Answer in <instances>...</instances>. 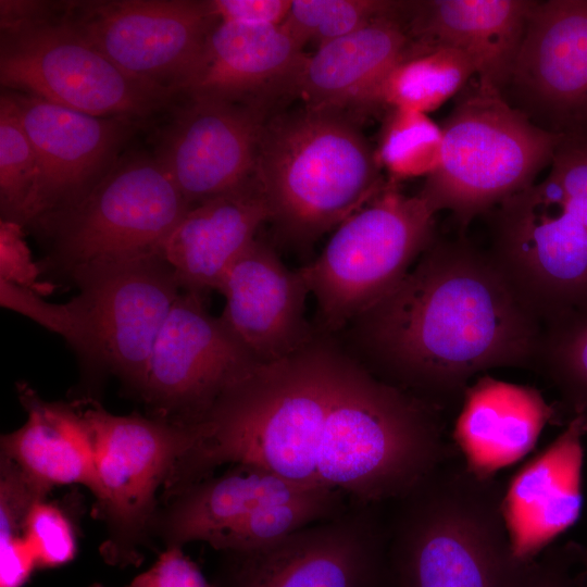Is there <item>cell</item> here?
<instances>
[{"label": "cell", "instance_id": "cell-5", "mask_svg": "<svg viewBox=\"0 0 587 587\" xmlns=\"http://www.w3.org/2000/svg\"><path fill=\"white\" fill-rule=\"evenodd\" d=\"M441 132L438 166L417 195L435 214L451 212L462 228L534 185L562 136L536 126L477 78L460 91Z\"/></svg>", "mask_w": 587, "mask_h": 587}, {"label": "cell", "instance_id": "cell-20", "mask_svg": "<svg viewBox=\"0 0 587 587\" xmlns=\"http://www.w3.org/2000/svg\"><path fill=\"white\" fill-rule=\"evenodd\" d=\"M308 54L284 29L217 22L180 93L267 110L271 102L298 93Z\"/></svg>", "mask_w": 587, "mask_h": 587}, {"label": "cell", "instance_id": "cell-21", "mask_svg": "<svg viewBox=\"0 0 587 587\" xmlns=\"http://www.w3.org/2000/svg\"><path fill=\"white\" fill-rule=\"evenodd\" d=\"M586 435L587 419L573 416L504 486L502 512L513 553L521 562L536 561L579 519Z\"/></svg>", "mask_w": 587, "mask_h": 587}, {"label": "cell", "instance_id": "cell-28", "mask_svg": "<svg viewBox=\"0 0 587 587\" xmlns=\"http://www.w3.org/2000/svg\"><path fill=\"white\" fill-rule=\"evenodd\" d=\"M534 369L557 390L562 422L587 419V308L542 325Z\"/></svg>", "mask_w": 587, "mask_h": 587}, {"label": "cell", "instance_id": "cell-10", "mask_svg": "<svg viewBox=\"0 0 587 587\" xmlns=\"http://www.w3.org/2000/svg\"><path fill=\"white\" fill-rule=\"evenodd\" d=\"M60 12L1 29L2 87L95 116L134 120L160 111L176 97L125 73L68 27Z\"/></svg>", "mask_w": 587, "mask_h": 587}, {"label": "cell", "instance_id": "cell-17", "mask_svg": "<svg viewBox=\"0 0 587 587\" xmlns=\"http://www.w3.org/2000/svg\"><path fill=\"white\" fill-rule=\"evenodd\" d=\"M187 99L162 133L154 155L191 207L253 178L266 110Z\"/></svg>", "mask_w": 587, "mask_h": 587}, {"label": "cell", "instance_id": "cell-15", "mask_svg": "<svg viewBox=\"0 0 587 587\" xmlns=\"http://www.w3.org/2000/svg\"><path fill=\"white\" fill-rule=\"evenodd\" d=\"M258 365L221 316L208 312L204 296L182 290L155 341L140 397L151 416L198 424Z\"/></svg>", "mask_w": 587, "mask_h": 587}, {"label": "cell", "instance_id": "cell-26", "mask_svg": "<svg viewBox=\"0 0 587 587\" xmlns=\"http://www.w3.org/2000/svg\"><path fill=\"white\" fill-rule=\"evenodd\" d=\"M17 391L27 420L1 436V455L49 491L79 484L93 494L95 450L82 409L74 403L46 401L25 383L17 384Z\"/></svg>", "mask_w": 587, "mask_h": 587}, {"label": "cell", "instance_id": "cell-32", "mask_svg": "<svg viewBox=\"0 0 587 587\" xmlns=\"http://www.w3.org/2000/svg\"><path fill=\"white\" fill-rule=\"evenodd\" d=\"M0 303L46 329L60 335L75 350L82 363L88 367L90 346L80 305L73 297L66 303H51L43 296L0 279Z\"/></svg>", "mask_w": 587, "mask_h": 587}, {"label": "cell", "instance_id": "cell-19", "mask_svg": "<svg viewBox=\"0 0 587 587\" xmlns=\"http://www.w3.org/2000/svg\"><path fill=\"white\" fill-rule=\"evenodd\" d=\"M217 291L225 297L221 319L259 364L280 360L313 338L304 316L310 291L303 276L257 238Z\"/></svg>", "mask_w": 587, "mask_h": 587}, {"label": "cell", "instance_id": "cell-14", "mask_svg": "<svg viewBox=\"0 0 587 587\" xmlns=\"http://www.w3.org/2000/svg\"><path fill=\"white\" fill-rule=\"evenodd\" d=\"M60 18L128 75L176 96L217 23L195 0L70 1Z\"/></svg>", "mask_w": 587, "mask_h": 587}, {"label": "cell", "instance_id": "cell-8", "mask_svg": "<svg viewBox=\"0 0 587 587\" xmlns=\"http://www.w3.org/2000/svg\"><path fill=\"white\" fill-rule=\"evenodd\" d=\"M435 213L419 196L385 186L299 268L325 330L357 320L390 292L435 240Z\"/></svg>", "mask_w": 587, "mask_h": 587}, {"label": "cell", "instance_id": "cell-40", "mask_svg": "<svg viewBox=\"0 0 587 587\" xmlns=\"http://www.w3.org/2000/svg\"><path fill=\"white\" fill-rule=\"evenodd\" d=\"M584 566H585V572L587 573V553H586V559H585V562H584Z\"/></svg>", "mask_w": 587, "mask_h": 587}, {"label": "cell", "instance_id": "cell-30", "mask_svg": "<svg viewBox=\"0 0 587 587\" xmlns=\"http://www.w3.org/2000/svg\"><path fill=\"white\" fill-rule=\"evenodd\" d=\"M441 142V126L426 113L390 108L375 153L380 167L394 178L427 177L438 166Z\"/></svg>", "mask_w": 587, "mask_h": 587}, {"label": "cell", "instance_id": "cell-2", "mask_svg": "<svg viewBox=\"0 0 587 587\" xmlns=\"http://www.w3.org/2000/svg\"><path fill=\"white\" fill-rule=\"evenodd\" d=\"M377 377L440 413L496 367L534 369L542 323L488 250L436 239L357 320Z\"/></svg>", "mask_w": 587, "mask_h": 587}, {"label": "cell", "instance_id": "cell-27", "mask_svg": "<svg viewBox=\"0 0 587 587\" xmlns=\"http://www.w3.org/2000/svg\"><path fill=\"white\" fill-rule=\"evenodd\" d=\"M476 75L474 62L460 50L411 46L409 54L382 80L373 108H400L427 114L458 96Z\"/></svg>", "mask_w": 587, "mask_h": 587}, {"label": "cell", "instance_id": "cell-24", "mask_svg": "<svg viewBox=\"0 0 587 587\" xmlns=\"http://www.w3.org/2000/svg\"><path fill=\"white\" fill-rule=\"evenodd\" d=\"M254 177L247 184L191 205L163 243L161 255L183 291L217 290L225 273L270 221Z\"/></svg>", "mask_w": 587, "mask_h": 587}, {"label": "cell", "instance_id": "cell-34", "mask_svg": "<svg viewBox=\"0 0 587 587\" xmlns=\"http://www.w3.org/2000/svg\"><path fill=\"white\" fill-rule=\"evenodd\" d=\"M26 538L40 566L65 564L76 552L71 521L61 509L45 500L35 503L27 516Z\"/></svg>", "mask_w": 587, "mask_h": 587}, {"label": "cell", "instance_id": "cell-37", "mask_svg": "<svg viewBox=\"0 0 587 587\" xmlns=\"http://www.w3.org/2000/svg\"><path fill=\"white\" fill-rule=\"evenodd\" d=\"M90 587H103L92 584ZM128 587H213L180 547H167L158 561Z\"/></svg>", "mask_w": 587, "mask_h": 587}, {"label": "cell", "instance_id": "cell-7", "mask_svg": "<svg viewBox=\"0 0 587 587\" xmlns=\"http://www.w3.org/2000/svg\"><path fill=\"white\" fill-rule=\"evenodd\" d=\"M170 500L152 527L166 547L204 541L218 552L263 546L335 517L351 503L338 490L248 463L232 464Z\"/></svg>", "mask_w": 587, "mask_h": 587}, {"label": "cell", "instance_id": "cell-36", "mask_svg": "<svg viewBox=\"0 0 587 587\" xmlns=\"http://www.w3.org/2000/svg\"><path fill=\"white\" fill-rule=\"evenodd\" d=\"M586 552L574 541L551 545L532 564L524 587H572Z\"/></svg>", "mask_w": 587, "mask_h": 587}, {"label": "cell", "instance_id": "cell-33", "mask_svg": "<svg viewBox=\"0 0 587 587\" xmlns=\"http://www.w3.org/2000/svg\"><path fill=\"white\" fill-rule=\"evenodd\" d=\"M544 182L587 226V129L561 136Z\"/></svg>", "mask_w": 587, "mask_h": 587}, {"label": "cell", "instance_id": "cell-13", "mask_svg": "<svg viewBox=\"0 0 587 587\" xmlns=\"http://www.w3.org/2000/svg\"><path fill=\"white\" fill-rule=\"evenodd\" d=\"M87 327L90 370L115 375L139 397L155 341L182 292L161 255L86 268L70 279Z\"/></svg>", "mask_w": 587, "mask_h": 587}, {"label": "cell", "instance_id": "cell-12", "mask_svg": "<svg viewBox=\"0 0 587 587\" xmlns=\"http://www.w3.org/2000/svg\"><path fill=\"white\" fill-rule=\"evenodd\" d=\"M487 215V250L542 325L587 308V226L544 180Z\"/></svg>", "mask_w": 587, "mask_h": 587}, {"label": "cell", "instance_id": "cell-38", "mask_svg": "<svg viewBox=\"0 0 587 587\" xmlns=\"http://www.w3.org/2000/svg\"><path fill=\"white\" fill-rule=\"evenodd\" d=\"M292 0H209L212 15L217 22L249 26L280 25Z\"/></svg>", "mask_w": 587, "mask_h": 587}, {"label": "cell", "instance_id": "cell-22", "mask_svg": "<svg viewBox=\"0 0 587 587\" xmlns=\"http://www.w3.org/2000/svg\"><path fill=\"white\" fill-rule=\"evenodd\" d=\"M536 0L405 1L403 17L416 49L448 47L467 54L476 78L501 91Z\"/></svg>", "mask_w": 587, "mask_h": 587}, {"label": "cell", "instance_id": "cell-3", "mask_svg": "<svg viewBox=\"0 0 587 587\" xmlns=\"http://www.w3.org/2000/svg\"><path fill=\"white\" fill-rule=\"evenodd\" d=\"M450 459L386 519L394 587H524L533 563L513 553L502 484Z\"/></svg>", "mask_w": 587, "mask_h": 587}, {"label": "cell", "instance_id": "cell-9", "mask_svg": "<svg viewBox=\"0 0 587 587\" xmlns=\"http://www.w3.org/2000/svg\"><path fill=\"white\" fill-rule=\"evenodd\" d=\"M82 412L93 442V495L108 527L102 555L111 564L135 563L158 514L157 491L196 446L200 427L137 413L115 415L91 401Z\"/></svg>", "mask_w": 587, "mask_h": 587}, {"label": "cell", "instance_id": "cell-31", "mask_svg": "<svg viewBox=\"0 0 587 587\" xmlns=\"http://www.w3.org/2000/svg\"><path fill=\"white\" fill-rule=\"evenodd\" d=\"M400 5L401 1L389 0H292L282 26L302 48L310 41L319 48L395 13Z\"/></svg>", "mask_w": 587, "mask_h": 587}, {"label": "cell", "instance_id": "cell-1", "mask_svg": "<svg viewBox=\"0 0 587 587\" xmlns=\"http://www.w3.org/2000/svg\"><path fill=\"white\" fill-rule=\"evenodd\" d=\"M407 413L400 389L313 337L218 398L202 421L200 454L211 472L248 463L351 495L394 457Z\"/></svg>", "mask_w": 587, "mask_h": 587}, {"label": "cell", "instance_id": "cell-4", "mask_svg": "<svg viewBox=\"0 0 587 587\" xmlns=\"http://www.w3.org/2000/svg\"><path fill=\"white\" fill-rule=\"evenodd\" d=\"M375 151L346 113L304 108L266 121L254 179L288 241L309 243L384 186Z\"/></svg>", "mask_w": 587, "mask_h": 587}, {"label": "cell", "instance_id": "cell-35", "mask_svg": "<svg viewBox=\"0 0 587 587\" xmlns=\"http://www.w3.org/2000/svg\"><path fill=\"white\" fill-rule=\"evenodd\" d=\"M23 227L14 221H0V279L48 296L54 285L40 279L42 270L33 259Z\"/></svg>", "mask_w": 587, "mask_h": 587}, {"label": "cell", "instance_id": "cell-11", "mask_svg": "<svg viewBox=\"0 0 587 587\" xmlns=\"http://www.w3.org/2000/svg\"><path fill=\"white\" fill-rule=\"evenodd\" d=\"M382 504L341 514L263 546L220 552L213 587H394Z\"/></svg>", "mask_w": 587, "mask_h": 587}, {"label": "cell", "instance_id": "cell-16", "mask_svg": "<svg viewBox=\"0 0 587 587\" xmlns=\"http://www.w3.org/2000/svg\"><path fill=\"white\" fill-rule=\"evenodd\" d=\"M500 92L546 132L587 129V0L536 1Z\"/></svg>", "mask_w": 587, "mask_h": 587}, {"label": "cell", "instance_id": "cell-18", "mask_svg": "<svg viewBox=\"0 0 587 587\" xmlns=\"http://www.w3.org/2000/svg\"><path fill=\"white\" fill-rule=\"evenodd\" d=\"M8 92L37 158L35 225L75 201L104 175L117 161L137 120L95 116L32 95Z\"/></svg>", "mask_w": 587, "mask_h": 587}, {"label": "cell", "instance_id": "cell-25", "mask_svg": "<svg viewBox=\"0 0 587 587\" xmlns=\"http://www.w3.org/2000/svg\"><path fill=\"white\" fill-rule=\"evenodd\" d=\"M403 5L308 54L298 86L307 108L341 113L373 108L382 80L410 52Z\"/></svg>", "mask_w": 587, "mask_h": 587}, {"label": "cell", "instance_id": "cell-29", "mask_svg": "<svg viewBox=\"0 0 587 587\" xmlns=\"http://www.w3.org/2000/svg\"><path fill=\"white\" fill-rule=\"evenodd\" d=\"M38 165L34 147L10 93L0 98L1 220L30 225L35 218Z\"/></svg>", "mask_w": 587, "mask_h": 587}, {"label": "cell", "instance_id": "cell-39", "mask_svg": "<svg viewBox=\"0 0 587 587\" xmlns=\"http://www.w3.org/2000/svg\"><path fill=\"white\" fill-rule=\"evenodd\" d=\"M572 587H587V573L585 570L575 574Z\"/></svg>", "mask_w": 587, "mask_h": 587}, {"label": "cell", "instance_id": "cell-6", "mask_svg": "<svg viewBox=\"0 0 587 587\" xmlns=\"http://www.w3.org/2000/svg\"><path fill=\"white\" fill-rule=\"evenodd\" d=\"M189 208L154 154L118 158L79 198L35 224L50 243L41 270L71 279L86 268L161 255Z\"/></svg>", "mask_w": 587, "mask_h": 587}, {"label": "cell", "instance_id": "cell-23", "mask_svg": "<svg viewBox=\"0 0 587 587\" xmlns=\"http://www.w3.org/2000/svg\"><path fill=\"white\" fill-rule=\"evenodd\" d=\"M554 422H562L558 407L535 387L484 375L464 392L452 440L470 471L492 477L532 451Z\"/></svg>", "mask_w": 587, "mask_h": 587}]
</instances>
